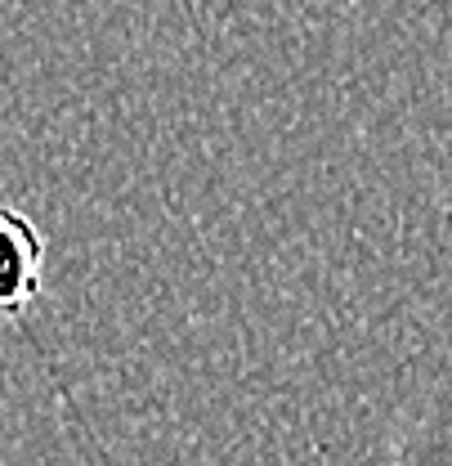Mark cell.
Listing matches in <instances>:
<instances>
[{
    "label": "cell",
    "instance_id": "1",
    "mask_svg": "<svg viewBox=\"0 0 452 466\" xmlns=\"http://www.w3.org/2000/svg\"><path fill=\"white\" fill-rule=\"evenodd\" d=\"M45 283V238L32 225V216L0 207V319H14L23 328L32 300Z\"/></svg>",
    "mask_w": 452,
    "mask_h": 466
}]
</instances>
